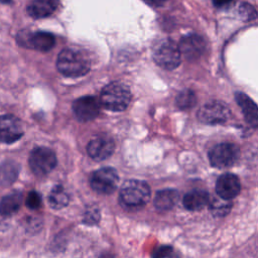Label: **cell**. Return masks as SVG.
<instances>
[{
    "instance_id": "1",
    "label": "cell",
    "mask_w": 258,
    "mask_h": 258,
    "mask_svg": "<svg viewBox=\"0 0 258 258\" xmlns=\"http://www.w3.org/2000/svg\"><path fill=\"white\" fill-rule=\"evenodd\" d=\"M90 60L88 56L79 49H62L56 60V68L66 77L78 78L86 75L90 71Z\"/></svg>"
},
{
    "instance_id": "2",
    "label": "cell",
    "mask_w": 258,
    "mask_h": 258,
    "mask_svg": "<svg viewBox=\"0 0 258 258\" xmlns=\"http://www.w3.org/2000/svg\"><path fill=\"white\" fill-rule=\"evenodd\" d=\"M120 203L129 209H138L145 206L150 199L149 185L138 179H129L121 187Z\"/></svg>"
},
{
    "instance_id": "3",
    "label": "cell",
    "mask_w": 258,
    "mask_h": 258,
    "mask_svg": "<svg viewBox=\"0 0 258 258\" xmlns=\"http://www.w3.org/2000/svg\"><path fill=\"white\" fill-rule=\"evenodd\" d=\"M100 101L109 111H123L131 101L130 89L121 82H112L102 90Z\"/></svg>"
},
{
    "instance_id": "4",
    "label": "cell",
    "mask_w": 258,
    "mask_h": 258,
    "mask_svg": "<svg viewBox=\"0 0 258 258\" xmlns=\"http://www.w3.org/2000/svg\"><path fill=\"white\" fill-rule=\"evenodd\" d=\"M154 61L165 70L177 68L181 60V54L178 45L171 39H162L158 41L152 51Z\"/></svg>"
},
{
    "instance_id": "5",
    "label": "cell",
    "mask_w": 258,
    "mask_h": 258,
    "mask_svg": "<svg viewBox=\"0 0 258 258\" xmlns=\"http://www.w3.org/2000/svg\"><path fill=\"white\" fill-rule=\"evenodd\" d=\"M28 161L32 172L37 176H43L55 167L56 156L47 147H36L31 151Z\"/></svg>"
},
{
    "instance_id": "6",
    "label": "cell",
    "mask_w": 258,
    "mask_h": 258,
    "mask_svg": "<svg viewBox=\"0 0 258 258\" xmlns=\"http://www.w3.org/2000/svg\"><path fill=\"white\" fill-rule=\"evenodd\" d=\"M240 150L236 144L220 143L209 152L210 163L214 167L226 168L232 166L239 158Z\"/></svg>"
},
{
    "instance_id": "7",
    "label": "cell",
    "mask_w": 258,
    "mask_h": 258,
    "mask_svg": "<svg viewBox=\"0 0 258 258\" xmlns=\"http://www.w3.org/2000/svg\"><path fill=\"white\" fill-rule=\"evenodd\" d=\"M119 182V175L113 167H103L95 172L90 177L91 187L98 194L109 195L113 192Z\"/></svg>"
},
{
    "instance_id": "8",
    "label": "cell",
    "mask_w": 258,
    "mask_h": 258,
    "mask_svg": "<svg viewBox=\"0 0 258 258\" xmlns=\"http://www.w3.org/2000/svg\"><path fill=\"white\" fill-rule=\"evenodd\" d=\"M231 116L229 107L219 101H213L205 104L198 113L199 120L208 125L222 124L228 121Z\"/></svg>"
},
{
    "instance_id": "9",
    "label": "cell",
    "mask_w": 258,
    "mask_h": 258,
    "mask_svg": "<svg viewBox=\"0 0 258 258\" xmlns=\"http://www.w3.org/2000/svg\"><path fill=\"white\" fill-rule=\"evenodd\" d=\"M72 108L79 121H92L99 115L100 102L94 96H84L75 100Z\"/></svg>"
},
{
    "instance_id": "10",
    "label": "cell",
    "mask_w": 258,
    "mask_h": 258,
    "mask_svg": "<svg viewBox=\"0 0 258 258\" xmlns=\"http://www.w3.org/2000/svg\"><path fill=\"white\" fill-rule=\"evenodd\" d=\"M23 135V128L20 120L13 115L0 116V141L13 143Z\"/></svg>"
},
{
    "instance_id": "11",
    "label": "cell",
    "mask_w": 258,
    "mask_h": 258,
    "mask_svg": "<svg viewBox=\"0 0 258 258\" xmlns=\"http://www.w3.org/2000/svg\"><path fill=\"white\" fill-rule=\"evenodd\" d=\"M20 43L25 46L31 47L39 51H48L54 46L55 38L53 34L45 31H37L33 33H23L19 34Z\"/></svg>"
},
{
    "instance_id": "12",
    "label": "cell",
    "mask_w": 258,
    "mask_h": 258,
    "mask_svg": "<svg viewBox=\"0 0 258 258\" xmlns=\"http://www.w3.org/2000/svg\"><path fill=\"white\" fill-rule=\"evenodd\" d=\"M178 48L181 55L186 59L194 60L203 54L206 48V42L201 35L190 33L181 38Z\"/></svg>"
},
{
    "instance_id": "13",
    "label": "cell",
    "mask_w": 258,
    "mask_h": 258,
    "mask_svg": "<svg viewBox=\"0 0 258 258\" xmlns=\"http://www.w3.org/2000/svg\"><path fill=\"white\" fill-rule=\"evenodd\" d=\"M114 148L115 145L112 138L108 136H97L88 143L87 151L91 158L101 161L111 156Z\"/></svg>"
},
{
    "instance_id": "14",
    "label": "cell",
    "mask_w": 258,
    "mask_h": 258,
    "mask_svg": "<svg viewBox=\"0 0 258 258\" xmlns=\"http://www.w3.org/2000/svg\"><path fill=\"white\" fill-rule=\"evenodd\" d=\"M241 189L239 178L233 173L222 174L216 182V191L224 200H232L238 196Z\"/></svg>"
},
{
    "instance_id": "15",
    "label": "cell",
    "mask_w": 258,
    "mask_h": 258,
    "mask_svg": "<svg viewBox=\"0 0 258 258\" xmlns=\"http://www.w3.org/2000/svg\"><path fill=\"white\" fill-rule=\"evenodd\" d=\"M58 4V0H32L27 6V12L33 18H44L52 14Z\"/></svg>"
},
{
    "instance_id": "16",
    "label": "cell",
    "mask_w": 258,
    "mask_h": 258,
    "mask_svg": "<svg viewBox=\"0 0 258 258\" xmlns=\"http://www.w3.org/2000/svg\"><path fill=\"white\" fill-rule=\"evenodd\" d=\"M236 101L240 108L243 111L244 117L246 121L253 126L254 128L257 127L258 123V110L256 104L244 93H237L236 94Z\"/></svg>"
},
{
    "instance_id": "17",
    "label": "cell",
    "mask_w": 258,
    "mask_h": 258,
    "mask_svg": "<svg viewBox=\"0 0 258 258\" xmlns=\"http://www.w3.org/2000/svg\"><path fill=\"white\" fill-rule=\"evenodd\" d=\"M210 201L209 194L203 189H194L183 197V206L188 211L202 210Z\"/></svg>"
},
{
    "instance_id": "18",
    "label": "cell",
    "mask_w": 258,
    "mask_h": 258,
    "mask_svg": "<svg viewBox=\"0 0 258 258\" xmlns=\"http://www.w3.org/2000/svg\"><path fill=\"white\" fill-rule=\"evenodd\" d=\"M178 200V192L173 188H165L157 191L154 199V206L159 211H167L174 207Z\"/></svg>"
},
{
    "instance_id": "19",
    "label": "cell",
    "mask_w": 258,
    "mask_h": 258,
    "mask_svg": "<svg viewBox=\"0 0 258 258\" xmlns=\"http://www.w3.org/2000/svg\"><path fill=\"white\" fill-rule=\"evenodd\" d=\"M22 201V195L19 191H14L5 196L0 202V214L10 216L18 211Z\"/></svg>"
},
{
    "instance_id": "20",
    "label": "cell",
    "mask_w": 258,
    "mask_h": 258,
    "mask_svg": "<svg viewBox=\"0 0 258 258\" xmlns=\"http://www.w3.org/2000/svg\"><path fill=\"white\" fill-rule=\"evenodd\" d=\"M19 167L14 161H4L0 165V184L7 186L15 181L18 176Z\"/></svg>"
},
{
    "instance_id": "21",
    "label": "cell",
    "mask_w": 258,
    "mask_h": 258,
    "mask_svg": "<svg viewBox=\"0 0 258 258\" xmlns=\"http://www.w3.org/2000/svg\"><path fill=\"white\" fill-rule=\"evenodd\" d=\"M48 204L54 210H60L68 206L69 195L61 185L57 184L52 187L48 195Z\"/></svg>"
},
{
    "instance_id": "22",
    "label": "cell",
    "mask_w": 258,
    "mask_h": 258,
    "mask_svg": "<svg viewBox=\"0 0 258 258\" xmlns=\"http://www.w3.org/2000/svg\"><path fill=\"white\" fill-rule=\"evenodd\" d=\"M231 208H232V204L228 202V200H224L222 198L220 199L213 198L212 202H210V210L212 214L216 217L226 216L230 212Z\"/></svg>"
},
{
    "instance_id": "23",
    "label": "cell",
    "mask_w": 258,
    "mask_h": 258,
    "mask_svg": "<svg viewBox=\"0 0 258 258\" xmlns=\"http://www.w3.org/2000/svg\"><path fill=\"white\" fill-rule=\"evenodd\" d=\"M175 102H176V105L178 108L189 109L196 105L197 97H196V94L191 90L184 89L176 96Z\"/></svg>"
},
{
    "instance_id": "24",
    "label": "cell",
    "mask_w": 258,
    "mask_h": 258,
    "mask_svg": "<svg viewBox=\"0 0 258 258\" xmlns=\"http://www.w3.org/2000/svg\"><path fill=\"white\" fill-rule=\"evenodd\" d=\"M239 15L245 21H251L256 18V10L255 8L249 3H243L239 7Z\"/></svg>"
},
{
    "instance_id": "25",
    "label": "cell",
    "mask_w": 258,
    "mask_h": 258,
    "mask_svg": "<svg viewBox=\"0 0 258 258\" xmlns=\"http://www.w3.org/2000/svg\"><path fill=\"white\" fill-rule=\"evenodd\" d=\"M99 220H100V213L98 208L90 207L89 209H87L84 215V222L86 224L94 225V224H97Z\"/></svg>"
},
{
    "instance_id": "26",
    "label": "cell",
    "mask_w": 258,
    "mask_h": 258,
    "mask_svg": "<svg viewBox=\"0 0 258 258\" xmlns=\"http://www.w3.org/2000/svg\"><path fill=\"white\" fill-rule=\"evenodd\" d=\"M41 206V197L37 191H30L26 198V207L30 210H36Z\"/></svg>"
},
{
    "instance_id": "27",
    "label": "cell",
    "mask_w": 258,
    "mask_h": 258,
    "mask_svg": "<svg viewBox=\"0 0 258 258\" xmlns=\"http://www.w3.org/2000/svg\"><path fill=\"white\" fill-rule=\"evenodd\" d=\"M172 248L168 247V246H163L161 248H159L158 250H156V252L153 254V256L155 257H168L172 255Z\"/></svg>"
},
{
    "instance_id": "28",
    "label": "cell",
    "mask_w": 258,
    "mask_h": 258,
    "mask_svg": "<svg viewBox=\"0 0 258 258\" xmlns=\"http://www.w3.org/2000/svg\"><path fill=\"white\" fill-rule=\"evenodd\" d=\"M234 0H213V3L217 7H225L229 4H231Z\"/></svg>"
},
{
    "instance_id": "29",
    "label": "cell",
    "mask_w": 258,
    "mask_h": 258,
    "mask_svg": "<svg viewBox=\"0 0 258 258\" xmlns=\"http://www.w3.org/2000/svg\"><path fill=\"white\" fill-rule=\"evenodd\" d=\"M146 1L152 5H160L164 2V0H146Z\"/></svg>"
},
{
    "instance_id": "30",
    "label": "cell",
    "mask_w": 258,
    "mask_h": 258,
    "mask_svg": "<svg viewBox=\"0 0 258 258\" xmlns=\"http://www.w3.org/2000/svg\"><path fill=\"white\" fill-rule=\"evenodd\" d=\"M11 0H0L1 3H9Z\"/></svg>"
}]
</instances>
